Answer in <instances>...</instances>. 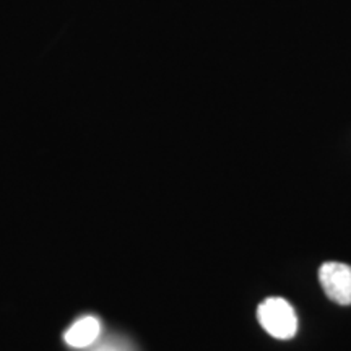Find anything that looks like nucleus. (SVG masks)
Masks as SVG:
<instances>
[{
    "label": "nucleus",
    "mask_w": 351,
    "mask_h": 351,
    "mask_svg": "<svg viewBox=\"0 0 351 351\" xmlns=\"http://www.w3.org/2000/svg\"><path fill=\"white\" fill-rule=\"evenodd\" d=\"M319 282L328 300L340 306L351 304V265L326 262L319 269Z\"/></svg>",
    "instance_id": "obj_2"
},
{
    "label": "nucleus",
    "mask_w": 351,
    "mask_h": 351,
    "mask_svg": "<svg viewBox=\"0 0 351 351\" xmlns=\"http://www.w3.org/2000/svg\"><path fill=\"white\" fill-rule=\"evenodd\" d=\"M96 351H129V348L124 345H117V343H106L101 345Z\"/></svg>",
    "instance_id": "obj_4"
},
{
    "label": "nucleus",
    "mask_w": 351,
    "mask_h": 351,
    "mask_svg": "<svg viewBox=\"0 0 351 351\" xmlns=\"http://www.w3.org/2000/svg\"><path fill=\"white\" fill-rule=\"evenodd\" d=\"M101 335V322L95 315H85L72 324L67 332H65L64 340L69 346L73 348H86L91 346Z\"/></svg>",
    "instance_id": "obj_3"
},
{
    "label": "nucleus",
    "mask_w": 351,
    "mask_h": 351,
    "mask_svg": "<svg viewBox=\"0 0 351 351\" xmlns=\"http://www.w3.org/2000/svg\"><path fill=\"white\" fill-rule=\"evenodd\" d=\"M257 319L263 330L276 340H291L298 333L295 307L283 298L263 300L257 307Z\"/></svg>",
    "instance_id": "obj_1"
}]
</instances>
